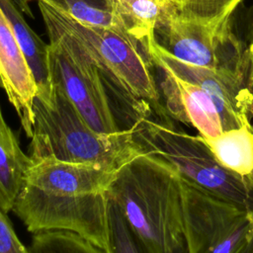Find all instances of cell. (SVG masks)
I'll return each instance as SVG.
<instances>
[{
    "label": "cell",
    "mask_w": 253,
    "mask_h": 253,
    "mask_svg": "<svg viewBox=\"0 0 253 253\" xmlns=\"http://www.w3.org/2000/svg\"><path fill=\"white\" fill-rule=\"evenodd\" d=\"M107 196L150 253H173L185 241L181 175L162 158L135 154L117 169Z\"/></svg>",
    "instance_id": "6da1fadb"
},
{
    "label": "cell",
    "mask_w": 253,
    "mask_h": 253,
    "mask_svg": "<svg viewBox=\"0 0 253 253\" xmlns=\"http://www.w3.org/2000/svg\"><path fill=\"white\" fill-rule=\"evenodd\" d=\"M54 86V104L46 106L38 97L34 103V128L30 157L100 165L118 169L141 152L129 130L104 134L92 128L64 92Z\"/></svg>",
    "instance_id": "7a4b0ae2"
},
{
    "label": "cell",
    "mask_w": 253,
    "mask_h": 253,
    "mask_svg": "<svg viewBox=\"0 0 253 253\" xmlns=\"http://www.w3.org/2000/svg\"><path fill=\"white\" fill-rule=\"evenodd\" d=\"M37 2L44 26L69 36L111 80L150 103L157 113H166L151 71L152 64L135 39L123 29L84 25L50 3Z\"/></svg>",
    "instance_id": "3957f363"
},
{
    "label": "cell",
    "mask_w": 253,
    "mask_h": 253,
    "mask_svg": "<svg viewBox=\"0 0 253 253\" xmlns=\"http://www.w3.org/2000/svg\"><path fill=\"white\" fill-rule=\"evenodd\" d=\"M130 131L142 152L162 158L181 176L253 211V187L223 168L197 135L176 126L166 113L153 112Z\"/></svg>",
    "instance_id": "277c9868"
},
{
    "label": "cell",
    "mask_w": 253,
    "mask_h": 253,
    "mask_svg": "<svg viewBox=\"0 0 253 253\" xmlns=\"http://www.w3.org/2000/svg\"><path fill=\"white\" fill-rule=\"evenodd\" d=\"M231 18L232 14L212 19L192 17L180 12L171 0L156 24L155 40L178 59L231 73L248 87V48L232 31Z\"/></svg>",
    "instance_id": "5b68a950"
},
{
    "label": "cell",
    "mask_w": 253,
    "mask_h": 253,
    "mask_svg": "<svg viewBox=\"0 0 253 253\" xmlns=\"http://www.w3.org/2000/svg\"><path fill=\"white\" fill-rule=\"evenodd\" d=\"M52 83L96 131L114 134L123 131L116 121L110 79L83 48L61 31L45 26Z\"/></svg>",
    "instance_id": "8992f818"
},
{
    "label": "cell",
    "mask_w": 253,
    "mask_h": 253,
    "mask_svg": "<svg viewBox=\"0 0 253 253\" xmlns=\"http://www.w3.org/2000/svg\"><path fill=\"white\" fill-rule=\"evenodd\" d=\"M187 253H235L253 233V211L181 176Z\"/></svg>",
    "instance_id": "52a82bcc"
},
{
    "label": "cell",
    "mask_w": 253,
    "mask_h": 253,
    "mask_svg": "<svg viewBox=\"0 0 253 253\" xmlns=\"http://www.w3.org/2000/svg\"><path fill=\"white\" fill-rule=\"evenodd\" d=\"M108 202L107 193H46L24 182L12 211L32 233L67 230L105 250Z\"/></svg>",
    "instance_id": "ba28073f"
},
{
    "label": "cell",
    "mask_w": 253,
    "mask_h": 253,
    "mask_svg": "<svg viewBox=\"0 0 253 253\" xmlns=\"http://www.w3.org/2000/svg\"><path fill=\"white\" fill-rule=\"evenodd\" d=\"M146 55L152 66L165 67L182 80L211 95L218 107L223 131L251 125L247 105L253 90L238 76L182 61L164 49L155 38L148 42Z\"/></svg>",
    "instance_id": "9c48e42d"
},
{
    "label": "cell",
    "mask_w": 253,
    "mask_h": 253,
    "mask_svg": "<svg viewBox=\"0 0 253 253\" xmlns=\"http://www.w3.org/2000/svg\"><path fill=\"white\" fill-rule=\"evenodd\" d=\"M153 66L158 71L161 104L171 119L192 126L199 135L206 137H215L223 131L218 107L211 95L165 67Z\"/></svg>",
    "instance_id": "30bf717a"
},
{
    "label": "cell",
    "mask_w": 253,
    "mask_h": 253,
    "mask_svg": "<svg viewBox=\"0 0 253 253\" xmlns=\"http://www.w3.org/2000/svg\"><path fill=\"white\" fill-rule=\"evenodd\" d=\"M116 171L100 165L67 162L53 157H30L24 182L46 193L105 194Z\"/></svg>",
    "instance_id": "8fae6325"
},
{
    "label": "cell",
    "mask_w": 253,
    "mask_h": 253,
    "mask_svg": "<svg viewBox=\"0 0 253 253\" xmlns=\"http://www.w3.org/2000/svg\"><path fill=\"white\" fill-rule=\"evenodd\" d=\"M0 87L4 89L29 138L33 136L38 86L11 25L0 8Z\"/></svg>",
    "instance_id": "7c38bea8"
},
{
    "label": "cell",
    "mask_w": 253,
    "mask_h": 253,
    "mask_svg": "<svg viewBox=\"0 0 253 253\" xmlns=\"http://www.w3.org/2000/svg\"><path fill=\"white\" fill-rule=\"evenodd\" d=\"M17 0H0V8L8 19L16 39L32 69L37 86V96L46 106L54 104V86L49 67L48 43H45L30 27L19 9Z\"/></svg>",
    "instance_id": "4fadbf2b"
},
{
    "label": "cell",
    "mask_w": 253,
    "mask_h": 253,
    "mask_svg": "<svg viewBox=\"0 0 253 253\" xmlns=\"http://www.w3.org/2000/svg\"><path fill=\"white\" fill-rule=\"evenodd\" d=\"M215 160L253 187V125L224 130L215 137L197 134Z\"/></svg>",
    "instance_id": "5bb4252c"
},
{
    "label": "cell",
    "mask_w": 253,
    "mask_h": 253,
    "mask_svg": "<svg viewBox=\"0 0 253 253\" xmlns=\"http://www.w3.org/2000/svg\"><path fill=\"white\" fill-rule=\"evenodd\" d=\"M171 0H107L122 28L135 39L144 52L155 38L156 24Z\"/></svg>",
    "instance_id": "9a60e30c"
},
{
    "label": "cell",
    "mask_w": 253,
    "mask_h": 253,
    "mask_svg": "<svg viewBox=\"0 0 253 253\" xmlns=\"http://www.w3.org/2000/svg\"><path fill=\"white\" fill-rule=\"evenodd\" d=\"M29 163L30 156L20 146L10 148L0 141V209L5 213L13 210Z\"/></svg>",
    "instance_id": "2e32d148"
},
{
    "label": "cell",
    "mask_w": 253,
    "mask_h": 253,
    "mask_svg": "<svg viewBox=\"0 0 253 253\" xmlns=\"http://www.w3.org/2000/svg\"><path fill=\"white\" fill-rule=\"evenodd\" d=\"M109 199V198H108ZM106 253H150L119 207L109 199Z\"/></svg>",
    "instance_id": "e0dca14e"
},
{
    "label": "cell",
    "mask_w": 253,
    "mask_h": 253,
    "mask_svg": "<svg viewBox=\"0 0 253 253\" xmlns=\"http://www.w3.org/2000/svg\"><path fill=\"white\" fill-rule=\"evenodd\" d=\"M31 253H106L77 233L67 230H47L34 233Z\"/></svg>",
    "instance_id": "ac0fdd59"
},
{
    "label": "cell",
    "mask_w": 253,
    "mask_h": 253,
    "mask_svg": "<svg viewBox=\"0 0 253 253\" xmlns=\"http://www.w3.org/2000/svg\"><path fill=\"white\" fill-rule=\"evenodd\" d=\"M31 1V0H22ZM38 1V0H36ZM61 9L76 21L94 27L123 29L107 0H43ZM124 30V29H123ZM125 31V30H124Z\"/></svg>",
    "instance_id": "d6986e66"
},
{
    "label": "cell",
    "mask_w": 253,
    "mask_h": 253,
    "mask_svg": "<svg viewBox=\"0 0 253 253\" xmlns=\"http://www.w3.org/2000/svg\"><path fill=\"white\" fill-rule=\"evenodd\" d=\"M243 0H174L177 9L189 16L212 19L233 14Z\"/></svg>",
    "instance_id": "ffe728a7"
},
{
    "label": "cell",
    "mask_w": 253,
    "mask_h": 253,
    "mask_svg": "<svg viewBox=\"0 0 253 253\" xmlns=\"http://www.w3.org/2000/svg\"><path fill=\"white\" fill-rule=\"evenodd\" d=\"M0 141L3 142L6 146H8L10 148L20 146L18 139L15 136L14 132L11 130V128L6 124L4 117L2 115V112H1V109H0Z\"/></svg>",
    "instance_id": "44dd1931"
},
{
    "label": "cell",
    "mask_w": 253,
    "mask_h": 253,
    "mask_svg": "<svg viewBox=\"0 0 253 253\" xmlns=\"http://www.w3.org/2000/svg\"><path fill=\"white\" fill-rule=\"evenodd\" d=\"M249 59H250V67H249V74H248V87L249 89L253 90V28L250 32V43L247 45Z\"/></svg>",
    "instance_id": "7402d4cb"
},
{
    "label": "cell",
    "mask_w": 253,
    "mask_h": 253,
    "mask_svg": "<svg viewBox=\"0 0 253 253\" xmlns=\"http://www.w3.org/2000/svg\"><path fill=\"white\" fill-rule=\"evenodd\" d=\"M235 253H253V233Z\"/></svg>",
    "instance_id": "603a6c76"
},
{
    "label": "cell",
    "mask_w": 253,
    "mask_h": 253,
    "mask_svg": "<svg viewBox=\"0 0 253 253\" xmlns=\"http://www.w3.org/2000/svg\"><path fill=\"white\" fill-rule=\"evenodd\" d=\"M247 109H248V113H249L250 119H251V118L253 119V95H252V97L250 98V100H249V102H248Z\"/></svg>",
    "instance_id": "cb8c5ba5"
}]
</instances>
